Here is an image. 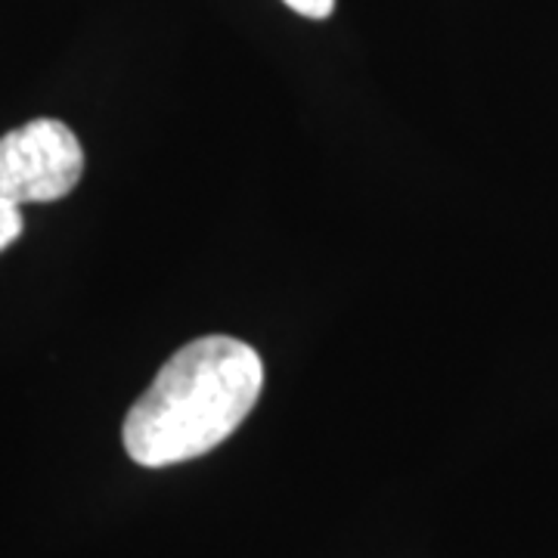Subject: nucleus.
Wrapping results in <instances>:
<instances>
[{
  "mask_svg": "<svg viewBox=\"0 0 558 558\" xmlns=\"http://www.w3.org/2000/svg\"><path fill=\"white\" fill-rule=\"evenodd\" d=\"M260 385L264 363L252 344L230 336L183 344L124 418L128 457L165 469L215 450L252 413Z\"/></svg>",
  "mask_w": 558,
  "mask_h": 558,
  "instance_id": "obj_1",
  "label": "nucleus"
},
{
  "mask_svg": "<svg viewBox=\"0 0 558 558\" xmlns=\"http://www.w3.org/2000/svg\"><path fill=\"white\" fill-rule=\"evenodd\" d=\"M84 149L69 124L35 119L0 137V202H57L78 186Z\"/></svg>",
  "mask_w": 558,
  "mask_h": 558,
  "instance_id": "obj_2",
  "label": "nucleus"
},
{
  "mask_svg": "<svg viewBox=\"0 0 558 558\" xmlns=\"http://www.w3.org/2000/svg\"><path fill=\"white\" fill-rule=\"evenodd\" d=\"M22 236V211L16 205L0 202V252Z\"/></svg>",
  "mask_w": 558,
  "mask_h": 558,
  "instance_id": "obj_3",
  "label": "nucleus"
},
{
  "mask_svg": "<svg viewBox=\"0 0 558 558\" xmlns=\"http://www.w3.org/2000/svg\"><path fill=\"white\" fill-rule=\"evenodd\" d=\"M282 3L307 20H329L336 10V0H282Z\"/></svg>",
  "mask_w": 558,
  "mask_h": 558,
  "instance_id": "obj_4",
  "label": "nucleus"
}]
</instances>
